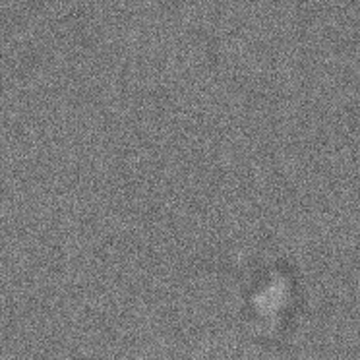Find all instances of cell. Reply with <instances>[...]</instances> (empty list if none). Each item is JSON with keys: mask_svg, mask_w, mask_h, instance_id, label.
<instances>
[{"mask_svg": "<svg viewBox=\"0 0 360 360\" xmlns=\"http://www.w3.org/2000/svg\"><path fill=\"white\" fill-rule=\"evenodd\" d=\"M4 155H51V153H4ZM55 155H60V153H55Z\"/></svg>", "mask_w": 360, "mask_h": 360, "instance_id": "cell-1", "label": "cell"}]
</instances>
